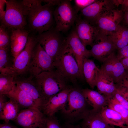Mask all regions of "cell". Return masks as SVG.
<instances>
[{
    "label": "cell",
    "instance_id": "cell-26",
    "mask_svg": "<svg viewBox=\"0 0 128 128\" xmlns=\"http://www.w3.org/2000/svg\"><path fill=\"white\" fill-rule=\"evenodd\" d=\"M108 36L117 50L128 45V28L120 24L115 31Z\"/></svg>",
    "mask_w": 128,
    "mask_h": 128
},
{
    "label": "cell",
    "instance_id": "cell-11",
    "mask_svg": "<svg viewBox=\"0 0 128 128\" xmlns=\"http://www.w3.org/2000/svg\"><path fill=\"white\" fill-rule=\"evenodd\" d=\"M37 43L36 36L29 35L24 49L13 60V69L16 76L28 71L34 50Z\"/></svg>",
    "mask_w": 128,
    "mask_h": 128
},
{
    "label": "cell",
    "instance_id": "cell-14",
    "mask_svg": "<svg viewBox=\"0 0 128 128\" xmlns=\"http://www.w3.org/2000/svg\"><path fill=\"white\" fill-rule=\"evenodd\" d=\"M46 117L39 108H30L20 111L14 120L23 128H40Z\"/></svg>",
    "mask_w": 128,
    "mask_h": 128
},
{
    "label": "cell",
    "instance_id": "cell-43",
    "mask_svg": "<svg viewBox=\"0 0 128 128\" xmlns=\"http://www.w3.org/2000/svg\"><path fill=\"white\" fill-rule=\"evenodd\" d=\"M110 128H116L114 126L110 125Z\"/></svg>",
    "mask_w": 128,
    "mask_h": 128
},
{
    "label": "cell",
    "instance_id": "cell-24",
    "mask_svg": "<svg viewBox=\"0 0 128 128\" xmlns=\"http://www.w3.org/2000/svg\"><path fill=\"white\" fill-rule=\"evenodd\" d=\"M82 120V128H110V125L104 120L100 111L90 110Z\"/></svg>",
    "mask_w": 128,
    "mask_h": 128
},
{
    "label": "cell",
    "instance_id": "cell-9",
    "mask_svg": "<svg viewBox=\"0 0 128 128\" xmlns=\"http://www.w3.org/2000/svg\"><path fill=\"white\" fill-rule=\"evenodd\" d=\"M54 61L40 44L34 50L28 71L35 77L41 73L54 70Z\"/></svg>",
    "mask_w": 128,
    "mask_h": 128
},
{
    "label": "cell",
    "instance_id": "cell-41",
    "mask_svg": "<svg viewBox=\"0 0 128 128\" xmlns=\"http://www.w3.org/2000/svg\"><path fill=\"white\" fill-rule=\"evenodd\" d=\"M0 128H19L10 124L9 123L0 124Z\"/></svg>",
    "mask_w": 128,
    "mask_h": 128
},
{
    "label": "cell",
    "instance_id": "cell-10",
    "mask_svg": "<svg viewBox=\"0 0 128 128\" xmlns=\"http://www.w3.org/2000/svg\"><path fill=\"white\" fill-rule=\"evenodd\" d=\"M124 12L116 8L106 12L96 22L95 26L99 33L108 36L114 32L123 20Z\"/></svg>",
    "mask_w": 128,
    "mask_h": 128
},
{
    "label": "cell",
    "instance_id": "cell-12",
    "mask_svg": "<svg viewBox=\"0 0 128 128\" xmlns=\"http://www.w3.org/2000/svg\"><path fill=\"white\" fill-rule=\"evenodd\" d=\"M14 82L15 85L30 96L42 111L46 102L42 92L32 75L28 78L16 76Z\"/></svg>",
    "mask_w": 128,
    "mask_h": 128
},
{
    "label": "cell",
    "instance_id": "cell-39",
    "mask_svg": "<svg viewBox=\"0 0 128 128\" xmlns=\"http://www.w3.org/2000/svg\"><path fill=\"white\" fill-rule=\"evenodd\" d=\"M61 128H82L81 126L79 125H74L66 122L63 125L61 126Z\"/></svg>",
    "mask_w": 128,
    "mask_h": 128
},
{
    "label": "cell",
    "instance_id": "cell-38",
    "mask_svg": "<svg viewBox=\"0 0 128 128\" xmlns=\"http://www.w3.org/2000/svg\"><path fill=\"white\" fill-rule=\"evenodd\" d=\"M120 5L122 6L121 9L124 12L128 9V0H119Z\"/></svg>",
    "mask_w": 128,
    "mask_h": 128
},
{
    "label": "cell",
    "instance_id": "cell-34",
    "mask_svg": "<svg viewBox=\"0 0 128 128\" xmlns=\"http://www.w3.org/2000/svg\"><path fill=\"white\" fill-rule=\"evenodd\" d=\"M120 103L128 110V102L118 90L113 96Z\"/></svg>",
    "mask_w": 128,
    "mask_h": 128
},
{
    "label": "cell",
    "instance_id": "cell-21",
    "mask_svg": "<svg viewBox=\"0 0 128 128\" xmlns=\"http://www.w3.org/2000/svg\"><path fill=\"white\" fill-rule=\"evenodd\" d=\"M5 95L9 99L15 101L20 107L25 109L30 108L39 109L32 98L14 84L12 90Z\"/></svg>",
    "mask_w": 128,
    "mask_h": 128
},
{
    "label": "cell",
    "instance_id": "cell-4",
    "mask_svg": "<svg viewBox=\"0 0 128 128\" xmlns=\"http://www.w3.org/2000/svg\"><path fill=\"white\" fill-rule=\"evenodd\" d=\"M34 77L46 103L51 97L68 86L67 80L55 70L43 72Z\"/></svg>",
    "mask_w": 128,
    "mask_h": 128
},
{
    "label": "cell",
    "instance_id": "cell-30",
    "mask_svg": "<svg viewBox=\"0 0 128 128\" xmlns=\"http://www.w3.org/2000/svg\"><path fill=\"white\" fill-rule=\"evenodd\" d=\"M16 76L0 73V94L5 95L12 90L14 85V78Z\"/></svg>",
    "mask_w": 128,
    "mask_h": 128
},
{
    "label": "cell",
    "instance_id": "cell-19",
    "mask_svg": "<svg viewBox=\"0 0 128 128\" xmlns=\"http://www.w3.org/2000/svg\"><path fill=\"white\" fill-rule=\"evenodd\" d=\"M8 29L10 34L11 52L14 59L24 49L27 41L29 31L25 29Z\"/></svg>",
    "mask_w": 128,
    "mask_h": 128
},
{
    "label": "cell",
    "instance_id": "cell-22",
    "mask_svg": "<svg viewBox=\"0 0 128 128\" xmlns=\"http://www.w3.org/2000/svg\"><path fill=\"white\" fill-rule=\"evenodd\" d=\"M82 93L89 106L92 110L100 111L104 107L107 106V99L98 91L86 88L82 89Z\"/></svg>",
    "mask_w": 128,
    "mask_h": 128
},
{
    "label": "cell",
    "instance_id": "cell-33",
    "mask_svg": "<svg viewBox=\"0 0 128 128\" xmlns=\"http://www.w3.org/2000/svg\"><path fill=\"white\" fill-rule=\"evenodd\" d=\"M96 0H75L73 8L78 14L79 11L92 4Z\"/></svg>",
    "mask_w": 128,
    "mask_h": 128
},
{
    "label": "cell",
    "instance_id": "cell-1",
    "mask_svg": "<svg viewBox=\"0 0 128 128\" xmlns=\"http://www.w3.org/2000/svg\"><path fill=\"white\" fill-rule=\"evenodd\" d=\"M27 8V19L30 30L38 34L52 27L54 18L53 4L46 1L41 4V0H24Z\"/></svg>",
    "mask_w": 128,
    "mask_h": 128
},
{
    "label": "cell",
    "instance_id": "cell-42",
    "mask_svg": "<svg viewBox=\"0 0 128 128\" xmlns=\"http://www.w3.org/2000/svg\"><path fill=\"white\" fill-rule=\"evenodd\" d=\"M123 20L126 24L128 25V9L124 12Z\"/></svg>",
    "mask_w": 128,
    "mask_h": 128
},
{
    "label": "cell",
    "instance_id": "cell-23",
    "mask_svg": "<svg viewBox=\"0 0 128 128\" xmlns=\"http://www.w3.org/2000/svg\"><path fill=\"white\" fill-rule=\"evenodd\" d=\"M100 70V69L97 67L93 60L89 58L84 59L82 66L83 76L92 89L96 86Z\"/></svg>",
    "mask_w": 128,
    "mask_h": 128
},
{
    "label": "cell",
    "instance_id": "cell-35",
    "mask_svg": "<svg viewBox=\"0 0 128 128\" xmlns=\"http://www.w3.org/2000/svg\"><path fill=\"white\" fill-rule=\"evenodd\" d=\"M6 0H0V19L1 20L4 17L5 13V6L6 5Z\"/></svg>",
    "mask_w": 128,
    "mask_h": 128
},
{
    "label": "cell",
    "instance_id": "cell-13",
    "mask_svg": "<svg viewBox=\"0 0 128 128\" xmlns=\"http://www.w3.org/2000/svg\"><path fill=\"white\" fill-rule=\"evenodd\" d=\"M91 46V56L102 63L117 50L108 36L99 33Z\"/></svg>",
    "mask_w": 128,
    "mask_h": 128
},
{
    "label": "cell",
    "instance_id": "cell-8",
    "mask_svg": "<svg viewBox=\"0 0 128 128\" xmlns=\"http://www.w3.org/2000/svg\"><path fill=\"white\" fill-rule=\"evenodd\" d=\"M116 0H96L81 10L78 15L82 19L95 26L98 19L104 14L118 8Z\"/></svg>",
    "mask_w": 128,
    "mask_h": 128
},
{
    "label": "cell",
    "instance_id": "cell-15",
    "mask_svg": "<svg viewBox=\"0 0 128 128\" xmlns=\"http://www.w3.org/2000/svg\"><path fill=\"white\" fill-rule=\"evenodd\" d=\"M66 47L73 53L78 64L81 76L84 77L82 72L83 61L91 55L87 50L78 38L75 31H72L66 38Z\"/></svg>",
    "mask_w": 128,
    "mask_h": 128
},
{
    "label": "cell",
    "instance_id": "cell-31",
    "mask_svg": "<svg viewBox=\"0 0 128 128\" xmlns=\"http://www.w3.org/2000/svg\"><path fill=\"white\" fill-rule=\"evenodd\" d=\"M10 37L9 30L3 25L0 26V49L9 48L10 46Z\"/></svg>",
    "mask_w": 128,
    "mask_h": 128
},
{
    "label": "cell",
    "instance_id": "cell-29",
    "mask_svg": "<svg viewBox=\"0 0 128 128\" xmlns=\"http://www.w3.org/2000/svg\"><path fill=\"white\" fill-rule=\"evenodd\" d=\"M107 106L115 111L122 117L125 122V128L128 126V110L113 96L107 99Z\"/></svg>",
    "mask_w": 128,
    "mask_h": 128
},
{
    "label": "cell",
    "instance_id": "cell-3",
    "mask_svg": "<svg viewBox=\"0 0 128 128\" xmlns=\"http://www.w3.org/2000/svg\"><path fill=\"white\" fill-rule=\"evenodd\" d=\"M5 11L1 25L8 29H25L27 24V8L24 0H6Z\"/></svg>",
    "mask_w": 128,
    "mask_h": 128
},
{
    "label": "cell",
    "instance_id": "cell-2",
    "mask_svg": "<svg viewBox=\"0 0 128 128\" xmlns=\"http://www.w3.org/2000/svg\"><path fill=\"white\" fill-rule=\"evenodd\" d=\"M89 106L82 89L73 88L61 111L66 122L73 123L86 116L90 110Z\"/></svg>",
    "mask_w": 128,
    "mask_h": 128
},
{
    "label": "cell",
    "instance_id": "cell-32",
    "mask_svg": "<svg viewBox=\"0 0 128 128\" xmlns=\"http://www.w3.org/2000/svg\"><path fill=\"white\" fill-rule=\"evenodd\" d=\"M40 128H61L57 118L53 116H46L43 123Z\"/></svg>",
    "mask_w": 128,
    "mask_h": 128
},
{
    "label": "cell",
    "instance_id": "cell-37",
    "mask_svg": "<svg viewBox=\"0 0 128 128\" xmlns=\"http://www.w3.org/2000/svg\"><path fill=\"white\" fill-rule=\"evenodd\" d=\"M126 71V73L123 77L120 85L128 90V71Z\"/></svg>",
    "mask_w": 128,
    "mask_h": 128
},
{
    "label": "cell",
    "instance_id": "cell-17",
    "mask_svg": "<svg viewBox=\"0 0 128 128\" xmlns=\"http://www.w3.org/2000/svg\"><path fill=\"white\" fill-rule=\"evenodd\" d=\"M74 30L78 38L86 47L91 46L99 34L96 26L81 18L78 15L75 21Z\"/></svg>",
    "mask_w": 128,
    "mask_h": 128
},
{
    "label": "cell",
    "instance_id": "cell-36",
    "mask_svg": "<svg viewBox=\"0 0 128 128\" xmlns=\"http://www.w3.org/2000/svg\"><path fill=\"white\" fill-rule=\"evenodd\" d=\"M118 90L128 102V90L120 85L119 86Z\"/></svg>",
    "mask_w": 128,
    "mask_h": 128
},
{
    "label": "cell",
    "instance_id": "cell-6",
    "mask_svg": "<svg viewBox=\"0 0 128 128\" xmlns=\"http://www.w3.org/2000/svg\"><path fill=\"white\" fill-rule=\"evenodd\" d=\"M54 70L64 78L73 83L82 78L74 55L66 46L59 60L54 63Z\"/></svg>",
    "mask_w": 128,
    "mask_h": 128
},
{
    "label": "cell",
    "instance_id": "cell-25",
    "mask_svg": "<svg viewBox=\"0 0 128 128\" xmlns=\"http://www.w3.org/2000/svg\"><path fill=\"white\" fill-rule=\"evenodd\" d=\"M100 112L104 120L109 125L122 128H125L124 119L121 116L115 111L106 106L101 109Z\"/></svg>",
    "mask_w": 128,
    "mask_h": 128
},
{
    "label": "cell",
    "instance_id": "cell-27",
    "mask_svg": "<svg viewBox=\"0 0 128 128\" xmlns=\"http://www.w3.org/2000/svg\"><path fill=\"white\" fill-rule=\"evenodd\" d=\"M20 108L15 101L9 99L0 111V119L7 123H9L10 120H15L19 112Z\"/></svg>",
    "mask_w": 128,
    "mask_h": 128
},
{
    "label": "cell",
    "instance_id": "cell-44",
    "mask_svg": "<svg viewBox=\"0 0 128 128\" xmlns=\"http://www.w3.org/2000/svg\"><path fill=\"white\" fill-rule=\"evenodd\" d=\"M126 128H128V126Z\"/></svg>",
    "mask_w": 128,
    "mask_h": 128
},
{
    "label": "cell",
    "instance_id": "cell-20",
    "mask_svg": "<svg viewBox=\"0 0 128 128\" xmlns=\"http://www.w3.org/2000/svg\"><path fill=\"white\" fill-rule=\"evenodd\" d=\"M98 91L107 99L112 97L117 90L119 85L113 79L100 69L96 83Z\"/></svg>",
    "mask_w": 128,
    "mask_h": 128
},
{
    "label": "cell",
    "instance_id": "cell-28",
    "mask_svg": "<svg viewBox=\"0 0 128 128\" xmlns=\"http://www.w3.org/2000/svg\"><path fill=\"white\" fill-rule=\"evenodd\" d=\"M8 49H0V73L11 74L16 76L13 68L8 53Z\"/></svg>",
    "mask_w": 128,
    "mask_h": 128
},
{
    "label": "cell",
    "instance_id": "cell-5",
    "mask_svg": "<svg viewBox=\"0 0 128 128\" xmlns=\"http://www.w3.org/2000/svg\"><path fill=\"white\" fill-rule=\"evenodd\" d=\"M38 43L52 58L54 63L58 60L66 46V38H64L54 28L36 36Z\"/></svg>",
    "mask_w": 128,
    "mask_h": 128
},
{
    "label": "cell",
    "instance_id": "cell-7",
    "mask_svg": "<svg viewBox=\"0 0 128 128\" xmlns=\"http://www.w3.org/2000/svg\"><path fill=\"white\" fill-rule=\"evenodd\" d=\"M71 0H61L54 10L55 30L64 32L69 30L75 23L78 16L72 6Z\"/></svg>",
    "mask_w": 128,
    "mask_h": 128
},
{
    "label": "cell",
    "instance_id": "cell-40",
    "mask_svg": "<svg viewBox=\"0 0 128 128\" xmlns=\"http://www.w3.org/2000/svg\"><path fill=\"white\" fill-rule=\"evenodd\" d=\"M6 96L5 94H0V111L3 108L5 104L7 101L6 99Z\"/></svg>",
    "mask_w": 128,
    "mask_h": 128
},
{
    "label": "cell",
    "instance_id": "cell-16",
    "mask_svg": "<svg viewBox=\"0 0 128 128\" xmlns=\"http://www.w3.org/2000/svg\"><path fill=\"white\" fill-rule=\"evenodd\" d=\"M102 63L100 69L101 71L112 78L116 84L120 85L126 71L115 52L112 53Z\"/></svg>",
    "mask_w": 128,
    "mask_h": 128
},
{
    "label": "cell",
    "instance_id": "cell-18",
    "mask_svg": "<svg viewBox=\"0 0 128 128\" xmlns=\"http://www.w3.org/2000/svg\"><path fill=\"white\" fill-rule=\"evenodd\" d=\"M73 88L68 86L51 97L42 110L44 115L47 117L52 116L58 111H61L67 100L69 93Z\"/></svg>",
    "mask_w": 128,
    "mask_h": 128
}]
</instances>
